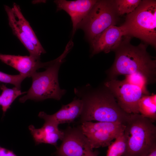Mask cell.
Returning <instances> with one entry per match:
<instances>
[{
  "label": "cell",
  "instance_id": "obj_1",
  "mask_svg": "<svg viewBox=\"0 0 156 156\" xmlns=\"http://www.w3.org/2000/svg\"><path fill=\"white\" fill-rule=\"evenodd\" d=\"M131 37L124 36L119 46L114 51L115 57L113 65L108 71L110 79L118 75H125L140 72L147 76L152 82L155 79L156 61L146 51V44L132 45Z\"/></svg>",
  "mask_w": 156,
  "mask_h": 156
},
{
  "label": "cell",
  "instance_id": "obj_2",
  "mask_svg": "<svg viewBox=\"0 0 156 156\" xmlns=\"http://www.w3.org/2000/svg\"><path fill=\"white\" fill-rule=\"evenodd\" d=\"M104 89L82 92L78 89L75 92L82 101L81 123L86 121L119 122L125 124L129 115L118 104L114 96L105 86Z\"/></svg>",
  "mask_w": 156,
  "mask_h": 156
},
{
  "label": "cell",
  "instance_id": "obj_3",
  "mask_svg": "<svg viewBox=\"0 0 156 156\" xmlns=\"http://www.w3.org/2000/svg\"><path fill=\"white\" fill-rule=\"evenodd\" d=\"M73 44L69 42L63 53L42 72L36 71L31 76L32 83L27 92V94L21 97L20 102L24 103L28 99L40 101L48 99L59 100L65 94L66 90L61 89L58 81L60 67L64 58L72 48Z\"/></svg>",
  "mask_w": 156,
  "mask_h": 156
},
{
  "label": "cell",
  "instance_id": "obj_4",
  "mask_svg": "<svg viewBox=\"0 0 156 156\" xmlns=\"http://www.w3.org/2000/svg\"><path fill=\"white\" fill-rule=\"evenodd\" d=\"M124 125L126 149L122 156H142L156 146V127L150 120L130 114Z\"/></svg>",
  "mask_w": 156,
  "mask_h": 156
},
{
  "label": "cell",
  "instance_id": "obj_5",
  "mask_svg": "<svg viewBox=\"0 0 156 156\" xmlns=\"http://www.w3.org/2000/svg\"><path fill=\"white\" fill-rule=\"evenodd\" d=\"M120 27L124 36L138 38L156 48V0H141L135 10L127 14Z\"/></svg>",
  "mask_w": 156,
  "mask_h": 156
},
{
  "label": "cell",
  "instance_id": "obj_6",
  "mask_svg": "<svg viewBox=\"0 0 156 156\" xmlns=\"http://www.w3.org/2000/svg\"><path fill=\"white\" fill-rule=\"evenodd\" d=\"M118 16L114 0H97L77 29L83 31L90 43L109 26L115 25Z\"/></svg>",
  "mask_w": 156,
  "mask_h": 156
},
{
  "label": "cell",
  "instance_id": "obj_7",
  "mask_svg": "<svg viewBox=\"0 0 156 156\" xmlns=\"http://www.w3.org/2000/svg\"><path fill=\"white\" fill-rule=\"evenodd\" d=\"M80 125L92 149L108 146L124 132L125 125L119 122H83Z\"/></svg>",
  "mask_w": 156,
  "mask_h": 156
},
{
  "label": "cell",
  "instance_id": "obj_8",
  "mask_svg": "<svg viewBox=\"0 0 156 156\" xmlns=\"http://www.w3.org/2000/svg\"><path fill=\"white\" fill-rule=\"evenodd\" d=\"M104 86L115 98L120 107L128 114H139L138 104L144 95H146L140 87L126 81L111 79Z\"/></svg>",
  "mask_w": 156,
  "mask_h": 156
},
{
  "label": "cell",
  "instance_id": "obj_9",
  "mask_svg": "<svg viewBox=\"0 0 156 156\" xmlns=\"http://www.w3.org/2000/svg\"><path fill=\"white\" fill-rule=\"evenodd\" d=\"M62 142L55 152V156H97L83 132L80 126L69 127L63 130Z\"/></svg>",
  "mask_w": 156,
  "mask_h": 156
},
{
  "label": "cell",
  "instance_id": "obj_10",
  "mask_svg": "<svg viewBox=\"0 0 156 156\" xmlns=\"http://www.w3.org/2000/svg\"><path fill=\"white\" fill-rule=\"evenodd\" d=\"M0 60L4 63L14 68L19 74L26 78L31 77V75L39 69L46 68L52 60L42 62L40 58L28 56L16 55L0 53Z\"/></svg>",
  "mask_w": 156,
  "mask_h": 156
},
{
  "label": "cell",
  "instance_id": "obj_11",
  "mask_svg": "<svg viewBox=\"0 0 156 156\" xmlns=\"http://www.w3.org/2000/svg\"><path fill=\"white\" fill-rule=\"evenodd\" d=\"M97 0H65L54 1L57 11L63 10L70 16L73 25V36L77 29L78 26L88 14Z\"/></svg>",
  "mask_w": 156,
  "mask_h": 156
},
{
  "label": "cell",
  "instance_id": "obj_12",
  "mask_svg": "<svg viewBox=\"0 0 156 156\" xmlns=\"http://www.w3.org/2000/svg\"><path fill=\"white\" fill-rule=\"evenodd\" d=\"M124 36L120 27L109 26L90 43L92 55L101 52L107 53L114 51L119 46Z\"/></svg>",
  "mask_w": 156,
  "mask_h": 156
},
{
  "label": "cell",
  "instance_id": "obj_13",
  "mask_svg": "<svg viewBox=\"0 0 156 156\" xmlns=\"http://www.w3.org/2000/svg\"><path fill=\"white\" fill-rule=\"evenodd\" d=\"M82 102L79 98H75L70 103L63 105L55 113L49 115L44 112H40L38 115L45 122H50L57 125L61 124L69 123L79 117L82 109Z\"/></svg>",
  "mask_w": 156,
  "mask_h": 156
},
{
  "label": "cell",
  "instance_id": "obj_14",
  "mask_svg": "<svg viewBox=\"0 0 156 156\" xmlns=\"http://www.w3.org/2000/svg\"><path fill=\"white\" fill-rule=\"evenodd\" d=\"M58 127L55 124L45 122L40 128H36L31 125L29 129L36 144L45 143L56 146L58 141L61 140L64 134L63 130H60Z\"/></svg>",
  "mask_w": 156,
  "mask_h": 156
},
{
  "label": "cell",
  "instance_id": "obj_15",
  "mask_svg": "<svg viewBox=\"0 0 156 156\" xmlns=\"http://www.w3.org/2000/svg\"><path fill=\"white\" fill-rule=\"evenodd\" d=\"M4 8L8 16L9 25L13 34L27 49L30 55L40 58L41 55L18 25L12 8L5 5Z\"/></svg>",
  "mask_w": 156,
  "mask_h": 156
},
{
  "label": "cell",
  "instance_id": "obj_16",
  "mask_svg": "<svg viewBox=\"0 0 156 156\" xmlns=\"http://www.w3.org/2000/svg\"><path fill=\"white\" fill-rule=\"evenodd\" d=\"M17 23L23 31L34 45L37 50L41 55L46 53L37 37L35 33L22 13L19 5L14 3L12 8Z\"/></svg>",
  "mask_w": 156,
  "mask_h": 156
},
{
  "label": "cell",
  "instance_id": "obj_17",
  "mask_svg": "<svg viewBox=\"0 0 156 156\" xmlns=\"http://www.w3.org/2000/svg\"><path fill=\"white\" fill-rule=\"evenodd\" d=\"M139 114L153 122L156 120V94L144 95L138 104Z\"/></svg>",
  "mask_w": 156,
  "mask_h": 156
},
{
  "label": "cell",
  "instance_id": "obj_18",
  "mask_svg": "<svg viewBox=\"0 0 156 156\" xmlns=\"http://www.w3.org/2000/svg\"><path fill=\"white\" fill-rule=\"evenodd\" d=\"M0 88L2 90L0 96V105L3 114L5 113L18 97L27 93V92H21L20 89L15 87L12 88H8L3 84L0 85Z\"/></svg>",
  "mask_w": 156,
  "mask_h": 156
},
{
  "label": "cell",
  "instance_id": "obj_19",
  "mask_svg": "<svg viewBox=\"0 0 156 156\" xmlns=\"http://www.w3.org/2000/svg\"><path fill=\"white\" fill-rule=\"evenodd\" d=\"M124 80L129 83L140 87L146 95H150L147 88V86L149 83L152 82V81L144 74L140 72H137L125 75Z\"/></svg>",
  "mask_w": 156,
  "mask_h": 156
},
{
  "label": "cell",
  "instance_id": "obj_20",
  "mask_svg": "<svg viewBox=\"0 0 156 156\" xmlns=\"http://www.w3.org/2000/svg\"><path fill=\"white\" fill-rule=\"evenodd\" d=\"M114 1L117 14L118 16H121L125 14H129L134 11L141 0H116Z\"/></svg>",
  "mask_w": 156,
  "mask_h": 156
},
{
  "label": "cell",
  "instance_id": "obj_21",
  "mask_svg": "<svg viewBox=\"0 0 156 156\" xmlns=\"http://www.w3.org/2000/svg\"><path fill=\"white\" fill-rule=\"evenodd\" d=\"M115 140L108 146L106 156H122L125 152L126 145L123 133Z\"/></svg>",
  "mask_w": 156,
  "mask_h": 156
},
{
  "label": "cell",
  "instance_id": "obj_22",
  "mask_svg": "<svg viewBox=\"0 0 156 156\" xmlns=\"http://www.w3.org/2000/svg\"><path fill=\"white\" fill-rule=\"evenodd\" d=\"M25 78L20 74L10 75L0 71V82L12 84L19 89L21 83Z\"/></svg>",
  "mask_w": 156,
  "mask_h": 156
},
{
  "label": "cell",
  "instance_id": "obj_23",
  "mask_svg": "<svg viewBox=\"0 0 156 156\" xmlns=\"http://www.w3.org/2000/svg\"><path fill=\"white\" fill-rule=\"evenodd\" d=\"M0 156H17L12 151L0 146Z\"/></svg>",
  "mask_w": 156,
  "mask_h": 156
},
{
  "label": "cell",
  "instance_id": "obj_24",
  "mask_svg": "<svg viewBox=\"0 0 156 156\" xmlns=\"http://www.w3.org/2000/svg\"><path fill=\"white\" fill-rule=\"evenodd\" d=\"M142 156H156V146Z\"/></svg>",
  "mask_w": 156,
  "mask_h": 156
}]
</instances>
